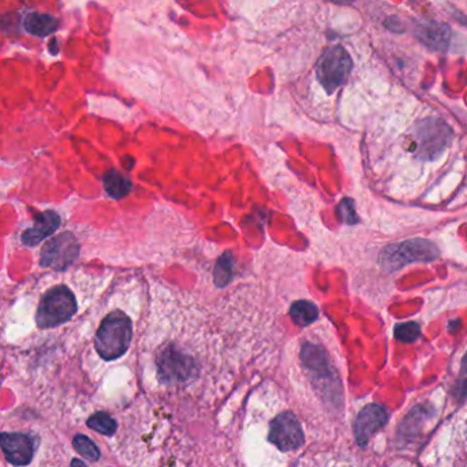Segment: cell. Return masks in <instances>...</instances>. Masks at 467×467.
<instances>
[{
  "label": "cell",
  "mask_w": 467,
  "mask_h": 467,
  "mask_svg": "<svg viewBox=\"0 0 467 467\" xmlns=\"http://www.w3.org/2000/svg\"><path fill=\"white\" fill-rule=\"evenodd\" d=\"M0 445L6 459L14 466H26L33 458L32 439L23 433H1Z\"/></svg>",
  "instance_id": "obj_10"
},
{
  "label": "cell",
  "mask_w": 467,
  "mask_h": 467,
  "mask_svg": "<svg viewBox=\"0 0 467 467\" xmlns=\"http://www.w3.org/2000/svg\"><path fill=\"white\" fill-rule=\"evenodd\" d=\"M452 137V132L443 120L426 119L417 127V148L423 156H430L443 151Z\"/></svg>",
  "instance_id": "obj_8"
},
{
  "label": "cell",
  "mask_w": 467,
  "mask_h": 467,
  "mask_svg": "<svg viewBox=\"0 0 467 467\" xmlns=\"http://www.w3.org/2000/svg\"><path fill=\"white\" fill-rule=\"evenodd\" d=\"M268 439L282 451H292L304 444V432L294 414L283 413L270 423Z\"/></svg>",
  "instance_id": "obj_7"
},
{
  "label": "cell",
  "mask_w": 467,
  "mask_h": 467,
  "mask_svg": "<svg viewBox=\"0 0 467 467\" xmlns=\"http://www.w3.org/2000/svg\"><path fill=\"white\" fill-rule=\"evenodd\" d=\"M414 35L425 46L439 52H445L452 42L451 27L436 21L417 23Z\"/></svg>",
  "instance_id": "obj_11"
},
{
  "label": "cell",
  "mask_w": 467,
  "mask_h": 467,
  "mask_svg": "<svg viewBox=\"0 0 467 467\" xmlns=\"http://www.w3.org/2000/svg\"><path fill=\"white\" fill-rule=\"evenodd\" d=\"M337 213L340 216V220L349 223V224H354L358 220L356 216V211H354V202L349 199L342 201L339 208H337Z\"/></svg>",
  "instance_id": "obj_21"
},
{
  "label": "cell",
  "mask_w": 467,
  "mask_h": 467,
  "mask_svg": "<svg viewBox=\"0 0 467 467\" xmlns=\"http://www.w3.org/2000/svg\"><path fill=\"white\" fill-rule=\"evenodd\" d=\"M387 421L388 413L382 406L372 403L363 407L359 411L354 423L356 443L361 447H366L372 436L378 432Z\"/></svg>",
  "instance_id": "obj_9"
},
{
  "label": "cell",
  "mask_w": 467,
  "mask_h": 467,
  "mask_svg": "<svg viewBox=\"0 0 467 467\" xmlns=\"http://www.w3.org/2000/svg\"><path fill=\"white\" fill-rule=\"evenodd\" d=\"M463 392H465V395H467V380H465V382H463Z\"/></svg>",
  "instance_id": "obj_25"
},
{
  "label": "cell",
  "mask_w": 467,
  "mask_h": 467,
  "mask_svg": "<svg viewBox=\"0 0 467 467\" xmlns=\"http://www.w3.org/2000/svg\"><path fill=\"white\" fill-rule=\"evenodd\" d=\"M156 363L160 380L170 384L189 381L197 372L193 358L174 346L161 351Z\"/></svg>",
  "instance_id": "obj_5"
},
{
  "label": "cell",
  "mask_w": 467,
  "mask_h": 467,
  "mask_svg": "<svg viewBox=\"0 0 467 467\" xmlns=\"http://www.w3.org/2000/svg\"><path fill=\"white\" fill-rule=\"evenodd\" d=\"M73 444H74V448L78 451V454H81L84 458L93 461V462L99 461L100 451L89 437H87L84 435H78L74 437Z\"/></svg>",
  "instance_id": "obj_19"
},
{
  "label": "cell",
  "mask_w": 467,
  "mask_h": 467,
  "mask_svg": "<svg viewBox=\"0 0 467 467\" xmlns=\"http://www.w3.org/2000/svg\"><path fill=\"white\" fill-rule=\"evenodd\" d=\"M439 253L437 246L432 241L414 238L387 246L380 254V266L388 272H395L413 263L435 261L439 257Z\"/></svg>",
  "instance_id": "obj_2"
},
{
  "label": "cell",
  "mask_w": 467,
  "mask_h": 467,
  "mask_svg": "<svg viewBox=\"0 0 467 467\" xmlns=\"http://www.w3.org/2000/svg\"><path fill=\"white\" fill-rule=\"evenodd\" d=\"M103 183H104V189L108 193V196L115 200H120V199L126 197L132 192V187H133L132 182L116 170H110L104 175Z\"/></svg>",
  "instance_id": "obj_15"
},
{
  "label": "cell",
  "mask_w": 467,
  "mask_h": 467,
  "mask_svg": "<svg viewBox=\"0 0 467 467\" xmlns=\"http://www.w3.org/2000/svg\"><path fill=\"white\" fill-rule=\"evenodd\" d=\"M88 426L90 429H93L101 435H106V436H111L116 430L115 420L107 413H97V414L92 416L88 420Z\"/></svg>",
  "instance_id": "obj_18"
},
{
  "label": "cell",
  "mask_w": 467,
  "mask_h": 467,
  "mask_svg": "<svg viewBox=\"0 0 467 467\" xmlns=\"http://www.w3.org/2000/svg\"><path fill=\"white\" fill-rule=\"evenodd\" d=\"M23 27L36 37H46L59 29V20L45 13H30L23 21Z\"/></svg>",
  "instance_id": "obj_13"
},
{
  "label": "cell",
  "mask_w": 467,
  "mask_h": 467,
  "mask_svg": "<svg viewBox=\"0 0 467 467\" xmlns=\"http://www.w3.org/2000/svg\"><path fill=\"white\" fill-rule=\"evenodd\" d=\"M71 467H87V465L82 461H80V459H73Z\"/></svg>",
  "instance_id": "obj_22"
},
{
  "label": "cell",
  "mask_w": 467,
  "mask_h": 467,
  "mask_svg": "<svg viewBox=\"0 0 467 467\" xmlns=\"http://www.w3.org/2000/svg\"><path fill=\"white\" fill-rule=\"evenodd\" d=\"M132 336L133 330L130 318L122 311H112L97 330L94 346L101 358L112 361L127 351Z\"/></svg>",
  "instance_id": "obj_1"
},
{
  "label": "cell",
  "mask_w": 467,
  "mask_h": 467,
  "mask_svg": "<svg viewBox=\"0 0 467 467\" xmlns=\"http://www.w3.org/2000/svg\"><path fill=\"white\" fill-rule=\"evenodd\" d=\"M420 335L421 327L414 321L403 323L395 327V337L403 343H413L420 337Z\"/></svg>",
  "instance_id": "obj_20"
},
{
  "label": "cell",
  "mask_w": 467,
  "mask_h": 467,
  "mask_svg": "<svg viewBox=\"0 0 467 467\" xmlns=\"http://www.w3.org/2000/svg\"><path fill=\"white\" fill-rule=\"evenodd\" d=\"M232 273H234V257L231 256V253H225L222 256L215 267V283L219 287H224L227 286L231 279H232Z\"/></svg>",
  "instance_id": "obj_17"
},
{
  "label": "cell",
  "mask_w": 467,
  "mask_h": 467,
  "mask_svg": "<svg viewBox=\"0 0 467 467\" xmlns=\"http://www.w3.org/2000/svg\"><path fill=\"white\" fill-rule=\"evenodd\" d=\"M80 254V244L71 232L54 237L45 244L42 250L40 266L52 268L55 270H65L70 267Z\"/></svg>",
  "instance_id": "obj_6"
},
{
  "label": "cell",
  "mask_w": 467,
  "mask_h": 467,
  "mask_svg": "<svg viewBox=\"0 0 467 467\" xmlns=\"http://www.w3.org/2000/svg\"><path fill=\"white\" fill-rule=\"evenodd\" d=\"M289 317L299 327L311 325V323L318 317L317 306L309 301H298L292 304L289 309Z\"/></svg>",
  "instance_id": "obj_16"
},
{
  "label": "cell",
  "mask_w": 467,
  "mask_h": 467,
  "mask_svg": "<svg viewBox=\"0 0 467 467\" xmlns=\"http://www.w3.org/2000/svg\"><path fill=\"white\" fill-rule=\"evenodd\" d=\"M302 361L305 363V366L308 369H311L313 372L318 373V375H330L331 369H330V362H328V356L327 353L314 344H305L302 349Z\"/></svg>",
  "instance_id": "obj_14"
},
{
  "label": "cell",
  "mask_w": 467,
  "mask_h": 467,
  "mask_svg": "<svg viewBox=\"0 0 467 467\" xmlns=\"http://www.w3.org/2000/svg\"><path fill=\"white\" fill-rule=\"evenodd\" d=\"M462 371H463L465 373H467V353L465 354V356H463V359H462Z\"/></svg>",
  "instance_id": "obj_24"
},
{
  "label": "cell",
  "mask_w": 467,
  "mask_h": 467,
  "mask_svg": "<svg viewBox=\"0 0 467 467\" xmlns=\"http://www.w3.org/2000/svg\"><path fill=\"white\" fill-rule=\"evenodd\" d=\"M330 1H332L335 4H350V3H353L354 0H330Z\"/></svg>",
  "instance_id": "obj_23"
},
{
  "label": "cell",
  "mask_w": 467,
  "mask_h": 467,
  "mask_svg": "<svg viewBox=\"0 0 467 467\" xmlns=\"http://www.w3.org/2000/svg\"><path fill=\"white\" fill-rule=\"evenodd\" d=\"M61 225V216L54 211H46L40 213L35 225L27 228L23 234V242L25 245L36 246L43 242L46 237L52 235Z\"/></svg>",
  "instance_id": "obj_12"
},
{
  "label": "cell",
  "mask_w": 467,
  "mask_h": 467,
  "mask_svg": "<svg viewBox=\"0 0 467 467\" xmlns=\"http://www.w3.org/2000/svg\"><path fill=\"white\" fill-rule=\"evenodd\" d=\"M77 311L74 294L66 286H58L45 292L39 305L36 321L39 328H54L68 321Z\"/></svg>",
  "instance_id": "obj_3"
},
{
  "label": "cell",
  "mask_w": 467,
  "mask_h": 467,
  "mask_svg": "<svg viewBox=\"0 0 467 467\" xmlns=\"http://www.w3.org/2000/svg\"><path fill=\"white\" fill-rule=\"evenodd\" d=\"M351 70L353 61L349 52L340 45L327 48L316 65L317 78L328 93L343 87L349 80Z\"/></svg>",
  "instance_id": "obj_4"
}]
</instances>
